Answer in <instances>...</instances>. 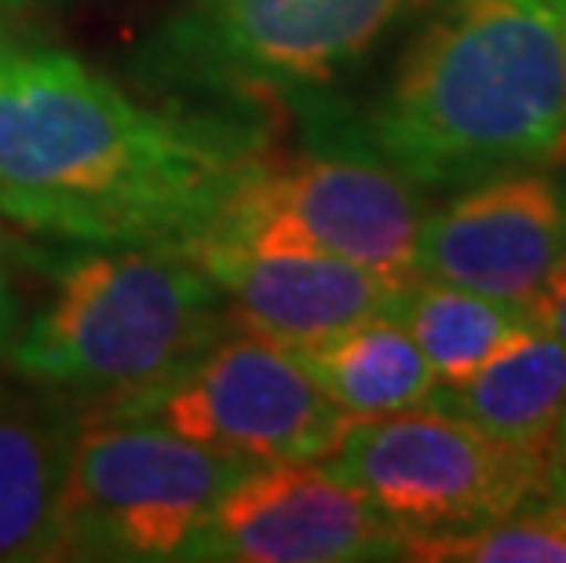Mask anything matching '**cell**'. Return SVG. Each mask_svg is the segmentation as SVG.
Wrapping results in <instances>:
<instances>
[{"label": "cell", "instance_id": "cell-11", "mask_svg": "<svg viewBox=\"0 0 566 563\" xmlns=\"http://www.w3.org/2000/svg\"><path fill=\"white\" fill-rule=\"evenodd\" d=\"M187 257L216 282L234 319L285 347L315 344L366 319L391 315L409 279L369 271L363 263L300 253L198 242Z\"/></svg>", "mask_w": 566, "mask_h": 563}, {"label": "cell", "instance_id": "cell-14", "mask_svg": "<svg viewBox=\"0 0 566 563\" xmlns=\"http://www.w3.org/2000/svg\"><path fill=\"white\" fill-rule=\"evenodd\" d=\"M293 352L352 421L413 410L439 388L436 369L395 315L366 319Z\"/></svg>", "mask_w": 566, "mask_h": 563}, {"label": "cell", "instance_id": "cell-20", "mask_svg": "<svg viewBox=\"0 0 566 563\" xmlns=\"http://www.w3.org/2000/svg\"><path fill=\"white\" fill-rule=\"evenodd\" d=\"M52 4H63V0H0V11H33V8H52Z\"/></svg>", "mask_w": 566, "mask_h": 563}, {"label": "cell", "instance_id": "cell-4", "mask_svg": "<svg viewBox=\"0 0 566 563\" xmlns=\"http://www.w3.org/2000/svg\"><path fill=\"white\" fill-rule=\"evenodd\" d=\"M428 0H176L136 48L139 88L271 122L352 77Z\"/></svg>", "mask_w": 566, "mask_h": 563}, {"label": "cell", "instance_id": "cell-15", "mask_svg": "<svg viewBox=\"0 0 566 563\" xmlns=\"http://www.w3.org/2000/svg\"><path fill=\"white\" fill-rule=\"evenodd\" d=\"M424 352L439 385H457L472 377L509 344L515 333L534 326L523 304L461 290L436 279H409L391 311Z\"/></svg>", "mask_w": 566, "mask_h": 563}, {"label": "cell", "instance_id": "cell-2", "mask_svg": "<svg viewBox=\"0 0 566 563\" xmlns=\"http://www.w3.org/2000/svg\"><path fill=\"white\" fill-rule=\"evenodd\" d=\"M363 106H293L420 190L523 165H566V55L548 0H428Z\"/></svg>", "mask_w": 566, "mask_h": 563}, {"label": "cell", "instance_id": "cell-5", "mask_svg": "<svg viewBox=\"0 0 566 563\" xmlns=\"http://www.w3.org/2000/svg\"><path fill=\"white\" fill-rule=\"evenodd\" d=\"M77 410L158 425L249 465L325 461L352 425L293 347L238 319L161 380Z\"/></svg>", "mask_w": 566, "mask_h": 563}, {"label": "cell", "instance_id": "cell-18", "mask_svg": "<svg viewBox=\"0 0 566 563\" xmlns=\"http://www.w3.org/2000/svg\"><path fill=\"white\" fill-rule=\"evenodd\" d=\"M19 290H15V279H11V257L4 242H0V355L8 352L11 337H15V326H19Z\"/></svg>", "mask_w": 566, "mask_h": 563}, {"label": "cell", "instance_id": "cell-10", "mask_svg": "<svg viewBox=\"0 0 566 563\" xmlns=\"http://www.w3.org/2000/svg\"><path fill=\"white\" fill-rule=\"evenodd\" d=\"M566 253V165H523L457 187L424 212L413 274L523 304Z\"/></svg>", "mask_w": 566, "mask_h": 563}, {"label": "cell", "instance_id": "cell-6", "mask_svg": "<svg viewBox=\"0 0 566 563\" xmlns=\"http://www.w3.org/2000/svg\"><path fill=\"white\" fill-rule=\"evenodd\" d=\"M249 469L158 425L81 414L66 461L59 560H184L223 490Z\"/></svg>", "mask_w": 566, "mask_h": 563}, {"label": "cell", "instance_id": "cell-17", "mask_svg": "<svg viewBox=\"0 0 566 563\" xmlns=\"http://www.w3.org/2000/svg\"><path fill=\"white\" fill-rule=\"evenodd\" d=\"M526 315L534 326L566 341V253L559 257L556 268L548 271V279L541 282V290L526 301Z\"/></svg>", "mask_w": 566, "mask_h": 563}, {"label": "cell", "instance_id": "cell-1", "mask_svg": "<svg viewBox=\"0 0 566 563\" xmlns=\"http://www.w3.org/2000/svg\"><path fill=\"white\" fill-rule=\"evenodd\" d=\"M274 150L263 117L147 103L0 19V220L19 231L187 253Z\"/></svg>", "mask_w": 566, "mask_h": 563}, {"label": "cell", "instance_id": "cell-8", "mask_svg": "<svg viewBox=\"0 0 566 563\" xmlns=\"http://www.w3.org/2000/svg\"><path fill=\"white\" fill-rule=\"evenodd\" d=\"M325 469L406 542L475 531L545 498V453L509 447L431 403L352 421Z\"/></svg>", "mask_w": 566, "mask_h": 563}, {"label": "cell", "instance_id": "cell-9", "mask_svg": "<svg viewBox=\"0 0 566 563\" xmlns=\"http://www.w3.org/2000/svg\"><path fill=\"white\" fill-rule=\"evenodd\" d=\"M406 538L325 461L252 465L216 501L184 560L363 563L402 560Z\"/></svg>", "mask_w": 566, "mask_h": 563}, {"label": "cell", "instance_id": "cell-16", "mask_svg": "<svg viewBox=\"0 0 566 563\" xmlns=\"http://www.w3.org/2000/svg\"><path fill=\"white\" fill-rule=\"evenodd\" d=\"M402 560L428 563H566V509L537 498L464 534L413 538Z\"/></svg>", "mask_w": 566, "mask_h": 563}, {"label": "cell", "instance_id": "cell-21", "mask_svg": "<svg viewBox=\"0 0 566 563\" xmlns=\"http://www.w3.org/2000/svg\"><path fill=\"white\" fill-rule=\"evenodd\" d=\"M548 4H552V15H556L559 41H563V55H566V0H548Z\"/></svg>", "mask_w": 566, "mask_h": 563}, {"label": "cell", "instance_id": "cell-12", "mask_svg": "<svg viewBox=\"0 0 566 563\" xmlns=\"http://www.w3.org/2000/svg\"><path fill=\"white\" fill-rule=\"evenodd\" d=\"M74 399L15 377L0 380V563L59 560V517Z\"/></svg>", "mask_w": 566, "mask_h": 563}, {"label": "cell", "instance_id": "cell-7", "mask_svg": "<svg viewBox=\"0 0 566 563\" xmlns=\"http://www.w3.org/2000/svg\"><path fill=\"white\" fill-rule=\"evenodd\" d=\"M424 190L358 143L304 128V150L274 158L238 190L201 242L325 253L413 279ZM198 246V242H195Z\"/></svg>", "mask_w": 566, "mask_h": 563}, {"label": "cell", "instance_id": "cell-3", "mask_svg": "<svg viewBox=\"0 0 566 563\" xmlns=\"http://www.w3.org/2000/svg\"><path fill=\"white\" fill-rule=\"evenodd\" d=\"M41 293L8 344L11 374L77 406L147 388L234 322L179 249L52 242L19 249Z\"/></svg>", "mask_w": 566, "mask_h": 563}, {"label": "cell", "instance_id": "cell-13", "mask_svg": "<svg viewBox=\"0 0 566 563\" xmlns=\"http://www.w3.org/2000/svg\"><path fill=\"white\" fill-rule=\"evenodd\" d=\"M428 403L509 447L548 453L566 425V341L526 326L472 377L439 385Z\"/></svg>", "mask_w": 566, "mask_h": 563}, {"label": "cell", "instance_id": "cell-19", "mask_svg": "<svg viewBox=\"0 0 566 563\" xmlns=\"http://www.w3.org/2000/svg\"><path fill=\"white\" fill-rule=\"evenodd\" d=\"M545 498L559 501L566 509V425L559 428V436L552 439L545 453Z\"/></svg>", "mask_w": 566, "mask_h": 563}]
</instances>
